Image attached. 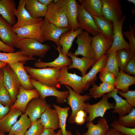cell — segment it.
Masks as SVG:
<instances>
[{
  "label": "cell",
  "mask_w": 135,
  "mask_h": 135,
  "mask_svg": "<svg viewBox=\"0 0 135 135\" xmlns=\"http://www.w3.org/2000/svg\"><path fill=\"white\" fill-rule=\"evenodd\" d=\"M24 67L30 78L49 86L60 88L58 80L61 68L48 67L36 68L24 66Z\"/></svg>",
  "instance_id": "6da1fadb"
},
{
  "label": "cell",
  "mask_w": 135,
  "mask_h": 135,
  "mask_svg": "<svg viewBox=\"0 0 135 135\" xmlns=\"http://www.w3.org/2000/svg\"><path fill=\"white\" fill-rule=\"evenodd\" d=\"M15 47L20 50L26 56L31 57L36 56L43 58L50 46L37 40L31 38L18 39Z\"/></svg>",
  "instance_id": "7a4b0ae2"
},
{
  "label": "cell",
  "mask_w": 135,
  "mask_h": 135,
  "mask_svg": "<svg viewBox=\"0 0 135 135\" xmlns=\"http://www.w3.org/2000/svg\"><path fill=\"white\" fill-rule=\"evenodd\" d=\"M109 98L107 94H104L99 102L94 104L86 103L84 110L89 114L86 121L92 122L96 118L98 117L103 118L106 111L110 109H113L115 105L114 103H110L108 101Z\"/></svg>",
  "instance_id": "3957f363"
},
{
  "label": "cell",
  "mask_w": 135,
  "mask_h": 135,
  "mask_svg": "<svg viewBox=\"0 0 135 135\" xmlns=\"http://www.w3.org/2000/svg\"><path fill=\"white\" fill-rule=\"evenodd\" d=\"M67 67L65 66L60 69L58 80L60 85L68 86L74 91L79 94L86 90L85 84L82 82V77L75 73L72 74L69 72Z\"/></svg>",
  "instance_id": "277c9868"
},
{
  "label": "cell",
  "mask_w": 135,
  "mask_h": 135,
  "mask_svg": "<svg viewBox=\"0 0 135 135\" xmlns=\"http://www.w3.org/2000/svg\"><path fill=\"white\" fill-rule=\"evenodd\" d=\"M68 90L69 95L68 97L67 102L72 110L71 114L69 118L68 121L71 124L74 122V119L77 113L81 110H84L85 102L90 100L92 98L89 94L83 95L74 91L68 86H64Z\"/></svg>",
  "instance_id": "5b68a950"
},
{
  "label": "cell",
  "mask_w": 135,
  "mask_h": 135,
  "mask_svg": "<svg viewBox=\"0 0 135 135\" xmlns=\"http://www.w3.org/2000/svg\"><path fill=\"white\" fill-rule=\"evenodd\" d=\"M30 82L34 88L39 93L40 97L42 99L48 96H54L56 98L58 103L63 104L67 102V98L69 95L68 91H60L57 88L43 84L33 79L30 78Z\"/></svg>",
  "instance_id": "8992f818"
},
{
  "label": "cell",
  "mask_w": 135,
  "mask_h": 135,
  "mask_svg": "<svg viewBox=\"0 0 135 135\" xmlns=\"http://www.w3.org/2000/svg\"><path fill=\"white\" fill-rule=\"evenodd\" d=\"M2 68L3 84L9 92L14 103L16 100L21 86L20 81L16 73L8 64Z\"/></svg>",
  "instance_id": "52a82bcc"
},
{
  "label": "cell",
  "mask_w": 135,
  "mask_h": 135,
  "mask_svg": "<svg viewBox=\"0 0 135 135\" xmlns=\"http://www.w3.org/2000/svg\"><path fill=\"white\" fill-rule=\"evenodd\" d=\"M47 7L44 18L58 27L69 28L66 15L60 6L56 2H53Z\"/></svg>",
  "instance_id": "ba28073f"
},
{
  "label": "cell",
  "mask_w": 135,
  "mask_h": 135,
  "mask_svg": "<svg viewBox=\"0 0 135 135\" xmlns=\"http://www.w3.org/2000/svg\"><path fill=\"white\" fill-rule=\"evenodd\" d=\"M41 29L42 37L44 41H52L57 46H59V41L61 36L71 30L69 28L58 27L49 22L45 18L42 21Z\"/></svg>",
  "instance_id": "9c48e42d"
},
{
  "label": "cell",
  "mask_w": 135,
  "mask_h": 135,
  "mask_svg": "<svg viewBox=\"0 0 135 135\" xmlns=\"http://www.w3.org/2000/svg\"><path fill=\"white\" fill-rule=\"evenodd\" d=\"M126 18V16L124 15L119 20L112 23L113 42L112 46L106 53L123 49H130V44L124 39L122 33V26Z\"/></svg>",
  "instance_id": "30bf717a"
},
{
  "label": "cell",
  "mask_w": 135,
  "mask_h": 135,
  "mask_svg": "<svg viewBox=\"0 0 135 135\" xmlns=\"http://www.w3.org/2000/svg\"><path fill=\"white\" fill-rule=\"evenodd\" d=\"M76 38L78 48L73 54L76 56L81 55L87 58L95 59V52L92 46V37L89 34L83 31Z\"/></svg>",
  "instance_id": "8fae6325"
},
{
  "label": "cell",
  "mask_w": 135,
  "mask_h": 135,
  "mask_svg": "<svg viewBox=\"0 0 135 135\" xmlns=\"http://www.w3.org/2000/svg\"><path fill=\"white\" fill-rule=\"evenodd\" d=\"M77 21L79 28L93 36L100 33L92 16L79 4H77Z\"/></svg>",
  "instance_id": "7c38bea8"
},
{
  "label": "cell",
  "mask_w": 135,
  "mask_h": 135,
  "mask_svg": "<svg viewBox=\"0 0 135 135\" xmlns=\"http://www.w3.org/2000/svg\"><path fill=\"white\" fill-rule=\"evenodd\" d=\"M102 13L104 18L112 23L123 16L122 6L119 0H102Z\"/></svg>",
  "instance_id": "4fadbf2b"
},
{
  "label": "cell",
  "mask_w": 135,
  "mask_h": 135,
  "mask_svg": "<svg viewBox=\"0 0 135 135\" xmlns=\"http://www.w3.org/2000/svg\"><path fill=\"white\" fill-rule=\"evenodd\" d=\"M56 2L64 11L68 22L69 28L74 30L79 28L77 21V4L76 0H57Z\"/></svg>",
  "instance_id": "5bb4252c"
},
{
  "label": "cell",
  "mask_w": 135,
  "mask_h": 135,
  "mask_svg": "<svg viewBox=\"0 0 135 135\" xmlns=\"http://www.w3.org/2000/svg\"><path fill=\"white\" fill-rule=\"evenodd\" d=\"M25 6V0H20L15 13L17 21L12 26L13 28L35 24L40 22L43 20L42 18H32L26 9Z\"/></svg>",
  "instance_id": "9a60e30c"
},
{
  "label": "cell",
  "mask_w": 135,
  "mask_h": 135,
  "mask_svg": "<svg viewBox=\"0 0 135 135\" xmlns=\"http://www.w3.org/2000/svg\"><path fill=\"white\" fill-rule=\"evenodd\" d=\"M45 99L40 97L32 100L27 106L26 113L29 117L32 122L40 119L42 114L48 108L50 107Z\"/></svg>",
  "instance_id": "2e32d148"
},
{
  "label": "cell",
  "mask_w": 135,
  "mask_h": 135,
  "mask_svg": "<svg viewBox=\"0 0 135 135\" xmlns=\"http://www.w3.org/2000/svg\"><path fill=\"white\" fill-rule=\"evenodd\" d=\"M40 96L39 93L36 89L26 90L20 86L16 100L10 108L18 109L24 114L27 106L31 100L34 98Z\"/></svg>",
  "instance_id": "e0dca14e"
},
{
  "label": "cell",
  "mask_w": 135,
  "mask_h": 135,
  "mask_svg": "<svg viewBox=\"0 0 135 135\" xmlns=\"http://www.w3.org/2000/svg\"><path fill=\"white\" fill-rule=\"evenodd\" d=\"M42 21L32 25L13 28L18 39L28 38L36 39L41 43L44 41L41 29Z\"/></svg>",
  "instance_id": "ac0fdd59"
},
{
  "label": "cell",
  "mask_w": 135,
  "mask_h": 135,
  "mask_svg": "<svg viewBox=\"0 0 135 135\" xmlns=\"http://www.w3.org/2000/svg\"><path fill=\"white\" fill-rule=\"evenodd\" d=\"M112 42V40L106 38L101 33L93 36L92 46L95 52L96 61L106 53Z\"/></svg>",
  "instance_id": "d6986e66"
},
{
  "label": "cell",
  "mask_w": 135,
  "mask_h": 135,
  "mask_svg": "<svg viewBox=\"0 0 135 135\" xmlns=\"http://www.w3.org/2000/svg\"><path fill=\"white\" fill-rule=\"evenodd\" d=\"M0 39L4 44L13 48L18 40L12 26L0 17Z\"/></svg>",
  "instance_id": "ffe728a7"
},
{
  "label": "cell",
  "mask_w": 135,
  "mask_h": 135,
  "mask_svg": "<svg viewBox=\"0 0 135 135\" xmlns=\"http://www.w3.org/2000/svg\"><path fill=\"white\" fill-rule=\"evenodd\" d=\"M108 57L106 53L92 66V68L88 73L82 76V82L86 85L87 90L91 85L95 84L96 75L102 71L105 66Z\"/></svg>",
  "instance_id": "44dd1931"
},
{
  "label": "cell",
  "mask_w": 135,
  "mask_h": 135,
  "mask_svg": "<svg viewBox=\"0 0 135 135\" xmlns=\"http://www.w3.org/2000/svg\"><path fill=\"white\" fill-rule=\"evenodd\" d=\"M58 52V56L54 61L49 62H44L41 61L40 60L34 63V66L38 68H42L48 67L62 68L65 66L68 67L72 64V60L68 55H65L61 52V48L60 46L55 47Z\"/></svg>",
  "instance_id": "7402d4cb"
},
{
  "label": "cell",
  "mask_w": 135,
  "mask_h": 135,
  "mask_svg": "<svg viewBox=\"0 0 135 135\" xmlns=\"http://www.w3.org/2000/svg\"><path fill=\"white\" fill-rule=\"evenodd\" d=\"M16 8L14 0H0V14L12 26L16 23L15 13Z\"/></svg>",
  "instance_id": "603a6c76"
},
{
  "label": "cell",
  "mask_w": 135,
  "mask_h": 135,
  "mask_svg": "<svg viewBox=\"0 0 135 135\" xmlns=\"http://www.w3.org/2000/svg\"><path fill=\"white\" fill-rule=\"evenodd\" d=\"M68 56L71 58L72 64L68 66V69L76 68L81 72L82 76L86 73L89 68L96 62L95 59H92L83 57L80 58L74 55L71 52H68Z\"/></svg>",
  "instance_id": "cb8c5ba5"
},
{
  "label": "cell",
  "mask_w": 135,
  "mask_h": 135,
  "mask_svg": "<svg viewBox=\"0 0 135 135\" xmlns=\"http://www.w3.org/2000/svg\"><path fill=\"white\" fill-rule=\"evenodd\" d=\"M26 62H17L8 64L16 74L20 81V84L24 88L28 90L34 88L30 80V76L24 67Z\"/></svg>",
  "instance_id": "d4e9b609"
},
{
  "label": "cell",
  "mask_w": 135,
  "mask_h": 135,
  "mask_svg": "<svg viewBox=\"0 0 135 135\" xmlns=\"http://www.w3.org/2000/svg\"><path fill=\"white\" fill-rule=\"evenodd\" d=\"M118 90L115 88L107 94L109 98H113L116 102L112 112L118 114L120 116H123L130 112L133 107L128 103L126 100L122 99L118 95Z\"/></svg>",
  "instance_id": "484cf974"
},
{
  "label": "cell",
  "mask_w": 135,
  "mask_h": 135,
  "mask_svg": "<svg viewBox=\"0 0 135 135\" xmlns=\"http://www.w3.org/2000/svg\"><path fill=\"white\" fill-rule=\"evenodd\" d=\"M40 120L44 128L54 130L59 128L58 116L54 109L47 108L42 114Z\"/></svg>",
  "instance_id": "4316f807"
},
{
  "label": "cell",
  "mask_w": 135,
  "mask_h": 135,
  "mask_svg": "<svg viewBox=\"0 0 135 135\" xmlns=\"http://www.w3.org/2000/svg\"><path fill=\"white\" fill-rule=\"evenodd\" d=\"M22 114L18 109L10 108L8 113L0 120V132L4 134L9 133L18 117Z\"/></svg>",
  "instance_id": "83f0119b"
},
{
  "label": "cell",
  "mask_w": 135,
  "mask_h": 135,
  "mask_svg": "<svg viewBox=\"0 0 135 135\" xmlns=\"http://www.w3.org/2000/svg\"><path fill=\"white\" fill-rule=\"evenodd\" d=\"M82 31V29L79 28L74 31L69 30L61 36L59 45L62 47L61 50L62 54L67 55L74 40Z\"/></svg>",
  "instance_id": "f1b7e54d"
},
{
  "label": "cell",
  "mask_w": 135,
  "mask_h": 135,
  "mask_svg": "<svg viewBox=\"0 0 135 135\" xmlns=\"http://www.w3.org/2000/svg\"><path fill=\"white\" fill-rule=\"evenodd\" d=\"M86 126L88 130L83 135H104L109 128L106 119L104 117L100 118L96 124L88 122Z\"/></svg>",
  "instance_id": "f546056e"
},
{
  "label": "cell",
  "mask_w": 135,
  "mask_h": 135,
  "mask_svg": "<svg viewBox=\"0 0 135 135\" xmlns=\"http://www.w3.org/2000/svg\"><path fill=\"white\" fill-rule=\"evenodd\" d=\"M25 7L31 16L38 18L45 16L48 7L44 5L37 0H25Z\"/></svg>",
  "instance_id": "4dcf8cb0"
},
{
  "label": "cell",
  "mask_w": 135,
  "mask_h": 135,
  "mask_svg": "<svg viewBox=\"0 0 135 135\" xmlns=\"http://www.w3.org/2000/svg\"><path fill=\"white\" fill-rule=\"evenodd\" d=\"M34 57H28L20 50L14 52L2 53L0 52V61L10 64L17 62H26L30 60L38 61Z\"/></svg>",
  "instance_id": "1f68e13d"
},
{
  "label": "cell",
  "mask_w": 135,
  "mask_h": 135,
  "mask_svg": "<svg viewBox=\"0 0 135 135\" xmlns=\"http://www.w3.org/2000/svg\"><path fill=\"white\" fill-rule=\"evenodd\" d=\"M78 1L85 10L92 16L104 18L102 13V0H78Z\"/></svg>",
  "instance_id": "d6a6232c"
},
{
  "label": "cell",
  "mask_w": 135,
  "mask_h": 135,
  "mask_svg": "<svg viewBox=\"0 0 135 135\" xmlns=\"http://www.w3.org/2000/svg\"><path fill=\"white\" fill-rule=\"evenodd\" d=\"M19 119L11 128L8 133L10 135H24L27 129L31 126L32 122L26 113L22 114Z\"/></svg>",
  "instance_id": "836d02e7"
},
{
  "label": "cell",
  "mask_w": 135,
  "mask_h": 135,
  "mask_svg": "<svg viewBox=\"0 0 135 135\" xmlns=\"http://www.w3.org/2000/svg\"><path fill=\"white\" fill-rule=\"evenodd\" d=\"M135 83V77L130 75L121 70L116 78L114 86L118 90L125 92L129 90V87Z\"/></svg>",
  "instance_id": "e575fe53"
},
{
  "label": "cell",
  "mask_w": 135,
  "mask_h": 135,
  "mask_svg": "<svg viewBox=\"0 0 135 135\" xmlns=\"http://www.w3.org/2000/svg\"><path fill=\"white\" fill-rule=\"evenodd\" d=\"M92 16L100 33L106 38L113 40V28L112 23L104 18L95 16Z\"/></svg>",
  "instance_id": "d590c367"
},
{
  "label": "cell",
  "mask_w": 135,
  "mask_h": 135,
  "mask_svg": "<svg viewBox=\"0 0 135 135\" xmlns=\"http://www.w3.org/2000/svg\"><path fill=\"white\" fill-rule=\"evenodd\" d=\"M53 106L58 115L59 122V128L61 130L62 135H73L70 132L66 130V121L70 107L62 108L54 104L53 105Z\"/></svg>",
  "instance_id": "8d00e7d4"
},
{
  "label": "cell",
  "mask_w": 135,
  "mask_h": 135,
  "mask_svg": "<svg viewBox=\"0 0 135 135\" xmlns=\"http://www.w3.org/2000/svg\"><path fill=\"white\" fill-rule=\"evenodd\" d=\"M115 89L114 86L102 82L98 86L95 84L89 90V94L92 98H96L102 96L106 93L111 92Z\"/></svg>",
  "instance_id": "74e56055"
},
{
  "label": "cell",
  "mask_w": 135,
  "mask_h": 135,
  "mask_svg": "<svg viewBox=\"0 0 135 135\" xmlns=\"http://www.w3.org/2000/svg\"><path fill=\"white\" fill-rule=\"evenodd\" d=\"M117 52L113 51L108 53V57L107 61L105 66L102 70L111 72L116 78L120 72Z\"/></svg>",
  "instance_id": "f35d334b"
},
{
  "label": "cell",
  "mask_w": 135,
  "mask_h": 135,
  "mask_svg": "<svg viewBox=\"0 0 135 135\" xmlns=\"http://www.w3.org/2000/svg\"><path fill=\"white\" fill-rule=\"evenodd\" d=\"M135 52L131 49H125L117 51V58L120 70L125 72L124 69L126 64L135 55Z\"/></svg>",
  "instance_id": "ab89813d"
},
{
  "label": "cell",
  "mask_w": 135,
  "mask_h": 135,
  "mask_svg": "<svg viewBox=\"0 0 135 135\" xmlns=\"http://www.w3.org/2000/svg\"><path fill=\"white\" fill-rule=\"evenodd\" d=\"M118 122L124 126L132 128H135V109L134 107L128 114L120 116Z\"/></svg>",
  "instance_id": "60d3db41"
},
{
  "label": "cell",
  "mask_w": 135,
  "mask_h": 135,
  "mask_svg": "<svg viewBox=\"0 0 135 135\" xmlns=\"http://www.w3.org/2000/svg\"><path fill=\"white\" fill-rule=\"evenodd\" d=\"M0 103L10 108L14 104L10 94L2 82L0 86Z\"/></svg>",
  "instance_id": "b9f144b4"
},
{
  "label": "cell",
  "mask_w": 135,
  "mask_h": 135,
  "mask_svg": "<svg viewBox=\"0 0 135 135\" xmlns=\"http://www.w3.org/2000/svg\"><path fill=\"white\" fill-rule=\"evenodd\" d=\"M44 129L39 119L32 122L24 135H40Z\"/></svg>",
  "instance_id": "7bdbcfd3"
},
{
  "label": "cell",
  "mask_w": 135,
  "mask_h": 135,
  "mask_svg": "<svg viewBox=\"0 0 135 135\" xmlns=\"http://www.w3.org/2000/svg\"><path fill=\"white\" fill-rule=\"evenodd\" d=\"M110 126L113 129L126 135H135V128H130L123 126L119 124L117 120H115L111 124Z\"/></svg>",
  "instance_id": "ee69618b"
},
{
  "label": "cell",
  "mask_w": 135,
  "mask_h": 135,
  "mask_svg": "<svg viewBox=\"0 0 135 135\" xmlns=\"http://www.w3.org/2000/svg\"><path fill=\"white\" fill-rule=\"evenodd\" d=\"M99 77L102 82L114 86L116 78L112 73L108 71H101L100 72Z\"/></svg>",
  "instance_id": "f6af8a7d"
},
{
  "label": "cell",
  "mask_w": 135,
  "mask_h": 135,
  "mask_svg": "<svg viewBox=\"0 0 135 135\" xmlns=\"http://www.w3.org/2000/svg\"><path fill=\"white\" fill-rule=\"evenodd\" d=\"M135 24L132 26H130L129 30H126L124 32V35L128 40L130 49L135 52Z\"/></svg>",
  "instance_id": "bcb514c9"
},
{
  "label": "cell",
  "mask_w": 135,
  "mask_h": 135,
  "mask_svg": "<svg viewBox=\"0 0 135 135\" xmlns=\"http://www.w3.org/2000/svg\"><path fill=\"white\" fill-rule=\"evenodd\" d=\"M117 93L126 98L128 103L133 107L135 106V90H128L124 92L118 90Z\"/></svg>",
  "instance_id": "7dc6e473"
},
{
  "label": "cell",
  "mask_w": 135,
  "mask_h": 135,
  "mask_svg": "<svg viewBox=\"0 0 135 135\" xmlns=\"http://www.w3.org/2000/svg\"><path fill=\"white\" fill-rule=\"evenodd\" d=\"M87 113L84 110H80L77 113L74 119V122L81 125L84 124L88 116Z\"/></svg>",
  "instance_id": "c3c4849f"
},
{
  "label": "cell",
  "mask_w": 135,
  "mask_h": 135,
  "mask_svg": "<svg viewBox=\"0 0 135 135\" xmlns=\"http://www.w3.org/2000/svg\"><path fill=\"white\" fill-rule=\"evenodd\" d=\"M124 71L126 73L130 75H135V55L128 63Z\"/></svg>",
  "instance_id": "681fc988"
},
{
  "label": "cell",
  "mask_w": 135,
  "mask_h": 135,
  "mask_svg": "<svg viewBox=\"0 0 135 135\" xmlns=\"http://www.w3.org/2000/svg\"><path fill=\"white\" fill-rule=\"evenodd\" d=\"M0 51L10 53L15 52L14 48H12L4 43L0 40Z\"/></svg>",
  "instance_id": "f907efd6"
},
{
  "label": "cell",
  "mask_w": 135,
  "mask_h": 135,
  "mask_svg": "<svg viewBox=\"0 0 135 135\" xmlns=\"http://www.w3.org/2000/svg\"><path fill=\"white\" fill-rule=\"evenodd\" d=\"M10 109L9 107L4 106L0 103V120L8 113Z\"/></svg>",
  "instance_id": "816d5d0a"
},
{
  "label": "cell",
  "mask_w": 135,
  "mask_h": 135,
  "mask_svg": "<svg viewBox=\"0 0 135 135\" xmlns=\"http://www.w3.org/2000/svg\"><path fill=\"white\" fill-rule=\"evenodd\" d=\"M104 135H121V133L112 128H109Z\"/></svg>",
  "instance_id": "f5cc1de1"
},
{
  "label": "cell",
  "mask_w": 135,
  "mask_h": 135,
  "mask_svg": "<svg viewBox=\"0 0 135 135\" xmlns=\"http://www.w3.org/2000/svg\"><path fill=\"white\" fill-rule=\"evenodd\" d=\"M56 133L54 130L52 129L44 128L40 135H55Z\"/></svg>",
  "instance_id": "db71d44e"
},
{
  "label": "cell",
  "mask_w": 135,
  "mask_h": 135,
  "mask_svg": "<svg viewBox=\"0 0 135 135\" xmlns=\"http://www.w3.org/2000/svg\"><path fill=\"white\" fill-rule=\"evenodd\" d=\"M42 4L48 6L51 3L53 2V0H37Z\"/></svg>",
  "instance_id": "11a10c76"
},
{
  "label": "cell",
  "mask_w": 135,
  "mask_h": 135,
  "mask_svg": "<svg viewBox=\"0 0 135 135\" xmlns=\"http://www.w3.org/2000/svg\"><path fill=\"white\" fill-rule=\"evenodd\" d=\"M3 73L2 68H0V86L3 82Z\"/></svg>",
  "instance_id": "9f6ffc18"
},
{
  "label": "cell",
  "mask_w": 135,
  "mask_h": 135,
  "mask_svg": "<svg viewBox=\"0 0 135 135\" xmlns=\"http://www.w3.org/2000/svg\"><path fill=\"white\" fill-rule=\"evenodd\" d=\"M7 64L6 62L0 61V68H2Z\"/></svg>",
  "instance_id": "6f0895ef"
},
{
  "label": "cell",
  "mask_w": 135,
  "mask_h": 135,
  "mask_svg": "<svg viewBox=\"0 0 135 135\" xmlns=\"http://www.w3.org/2000/svg\"><path fill=\"white\" fill-rule=\"evenodd\" d=\"M55 135H62L61 130H59Z\"/></svg>",
  "instance_id": "680465c9"
},
{
  "label": "cell",
  "mask_w": 135,
  "mask_h": 135,
  "mask_svg": "<svg viewBox=\"0 0 135 135\" xmlns=\"http://www.w3.org/2000/svg\"><path fill=\"white\" fill-rule=\"evenodd\" d=\"M128 2L132 3L134 5H135V0H127Z\"/></svg>",
  "instance_id": "91938a15"
},
{
  "label": "cell",
  "mask_w": 135,
  "mask_h": 135,
  "mask_svg": "<svg viewBox=\"0 0 135 135\" xmlns=\"http://www.w3.org/2000/svg\"><path fill=\"white\" fill-rule=\"evenodd\" d=\"M0 135H4V134L0 132Z\"/></svg>",
  "instance_id": "94428289"
},
{
  "label": "cell",
  "mask_w": 135,
  "mask_h": 135,
  "mask_svg": "<svg viewBox=\"0 0 135 135\" xmlns=\"http://www.w3.org/2000/svg\"><path fill=\"white\" fill-rule=\"evenodd\" d=\"M76 133L78 135H80V134L78 131H76Z\"/></svg>",
  "instance_id": "6125c7cd"
},
{
  "label": "cell",
  "mask_w": 135,
  "mask_h": 135,
  "mask_svg": "<svg viewBox=\"0 0 135 135\" xmlns=\"http://www.w3.org/2000/svg\"><path fill=\"white\" fill-rule=\"evenodd\" d=\"M121 135H125V134H122L121 133Z\"/></svg>",
  "instance_id": "be15d7a7"
},
{
  "label": "cell",
  "mask_w": 135,
  "mask_h": 135,
  "mask_svg": "<svg viewBox=\"0 0 135 135\" xmlns=\"http://www.w3.org/2000/svg\"><path fill=\"white\" fill-rule=\"evenodd\" d=\"M10 135L8 134V135ZM22 135V134H18V135Z\"/></svg>",
  "instance_id": "e7e4bbea"
}]
</instances>
